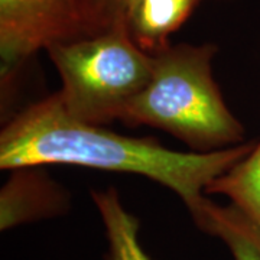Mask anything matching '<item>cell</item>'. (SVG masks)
<instances>
[{"label": "cell", "mask_w": 260, "mask_h": 260, "mask_svg": "<svg viewBox=\"0 0 260 260\" xmlns=\"http://www.w3.org/2000/svg\"><path fill=\"white\" fill-rule=\"evenodd\" d=\"M253 143L214 152H178L158 140L130 138L84 123L65 112L58 94L38 100L8 121L0 133V168L75 165L138 174L169 188L188 210L207 186L247 156Z\"/></svg>", "instance_id": "6da1fadb"}, {"label": "cell", "mask_w": 260, "mask_h": 260, "mask_svg": "<svg viewBox=\"0 0 260 260\" xmlns=\"http://www.w3.org/2000/svg\"><path fill=\"white\" fill-rule=\"evenodd\" d=\"M214 44L169 45L155 55L146 87L132 99L121 114L126 126H150L182 140L194 152L237 146L244 129L213 78Z\"/></svg>", "instance_id": "7a4b0ae2"}, {"label": "cell", "mask_w": 260, "mask_h": 260, "mask_svg": "<svg viewBox=\"0 0 260 260\" xmlns=\"http://www.w3.org/2000/svg\"><path fill=\"white\" fill-rule=\"evenodd\" d=\"M61 78L59 102L77 120L106 126L120 120L132 99L146 87L155 55L117 20L87 37L47 49Z\"/></svg>", "instance_id": "3957f363"}, {"label": "cell", "mask_w": 260, "mask_h": 260, "mask_svg": "<svg viewBox=\"0 0 260 260\" xmlns=\"http://www.w3.org/2000/svg\"><path fill=\"white\" fill-rule=\"evenodd\" d=\"M106 26L88 0H0L2 75L8 78L41 49Z\"/></svg>", "instance_id": "277c9868"}, {"label": "cell", "mask_w": 260, "mask_h": 260, "mask_svg": "<svg viewBox=\"0 0 260 260\" xmlns=\"http://www.w3.org/2000/svg\"><path fill=\"white\" fill-rule=\"evenodd\" d=\"M204 0H123L121 20L132 38L149 54L171 45L169 38Z\"/></svg>", "instance_id": "5b68a950"}, {"label": "cell", "mask_w": 260, "mask_h": 260, "mask_svg": "<svg viewBox=\"0 0 260 260\" xmlns=\"http://www.w3.org/2000/svg\"><path fill=\"white\" fill-rule=\"evenodd\" d=\"M15 169L16 174L2 191V230L15 224L51 215L62 207L64 197L54 182L35 171Z\"/></svg>", "instance_id": "8992f818"}, {"label": "cell", "mask_w": 260, "mask_h": 260, "mask_svg": "<svg viewBox=\"0 0 260 260\" xmlns=\"http://www.w3.org/2000/svg\"><path fill=\"white\" fill-rule=\"evenodd\" d=\"M188 211L200 230L223 240L234 260H260V225L240 208L223 207L204 197Z\"/></svg>", "instance_id": "52a82bcc"}, {"label": "cell", "mask_w": 260, "mask_h": 260, "mask_svg": "<svg viewBox=\"0 0 260 260\" xmlns=\"http://www.w3.org/2000/svg\"><path fill=\"white\" fill-rule=\"evenodd\" d=\"M107 236L106 260H153L139 242V221L121 204L119 192L110 186L91 192Z\"/></svg>", "instance_id": "ba28073f"}, {"label": "cell", "mask_w": 260, "mask_h": 260, "mask_svg": "<svg viewBox=\"0 0 260 260\" xmlns=\"http://www.w3.org/2000/svg\"><path fill=\"white\" fill-rule=\"evenodd\" d=\"M205 194H220L260 225V142L251 152L207 186Z\"/></svg>", "instance_id": "9c48e42d"}, {"label": "cell", "mask_w": 260, "mask_h": 260, "mask_svg": "<svg viewBox=\"0 0 260 260\" xmlns=\"http://www.w3.org/2000/svg\"><path fill=\"white\" fill-rule=\"evenodd\" d=\"M94 12L104 25H112L121 20L123 0H88Z\"/></svg>", "instance_id": "30bf717a"}]
</instances>
